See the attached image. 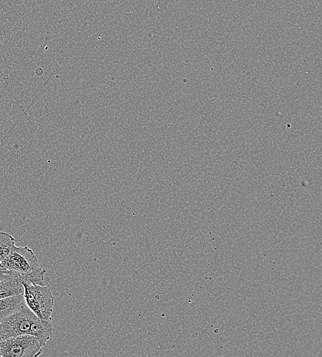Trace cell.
Wrapping results in <instances>:
<instances>
[{
  "label": "cell",
  "mask_w": 322,
  "mask_h": 357,
  "mask_svg": "<svg viewBox=\"0 0 322 357\" xmlns=\"http://www.w3.org/2000/svg\"><path fill=\"white\" fill-rule=\"evenodd\" d=\"M0 267L10 272L22 283L44 285L45 270L39 266L36 255L27 246H16L0 262Z\"/></svg>",
  "instance_id": "1"
},
{
  "label": "cell",
  "mask_w": 322,
  "mask_h": 357,
  "mask_svg": "<svg viewBox=\"0 0 322 357\" xmlns=\"http://www.w3.org/2000/svg\"><path fill=\"white\" fill-rule=\"evenodd\" d=\"M1 281V279H0V281Z\"/></svg>",
  "instance_id": "9"
},
{
  "label": "cell",
  "mask_w": 322,
  "mask_h": 357,
  "mask_svg": "<svg viewBox=\"0 0 322 357\" xmlns=\"http://www.w3.org/2000/svg\"><path fill=\"white\" fill-rule=\"evenodd\" d=\"M24 303L23 294L0 299V322L19 311Z\"/></svg>",
  "instance_id": "6"
},
{
  "label": "cell",
  "mask_w": 322,
  "mask_h": 357,
  "mask_svg": "<svg viewBox=\"0 0 322 357\" xmlns=\"http://www.w3.org/2000/svg\"><path fill=\"white\" fill-rule=\"evenodd\" d=\"M24 299L27 307L41 319H51L54 297L51 290L44 285L23 283Z\"/></svg>",
  "instance_id": "2"
},
{
  "label": "cell",
  "mask_w": 322,
  "mask_h": 357,
  "mask_svg": "<svg viewBox=\"0 0 322 357\" xmlns=\"http://www.w3.org/2000/svg\"><path fill=\"white\" fill-rule=\"evenodd\" d=\"M1 268V267H0Z\"/></svg>",
  "instance_id": "10"
},
{
  "label": "cell",
  "mask_w": 322,
  "mask_h": 357,
  "mask_svg": "<svg viewBox=\"0 0 322 357\" xmlns=\"http://www.w3.org/2000/svg\"><path fill=\"white\" fill-rule=\"evenodd\" d=\"M38 318L25 303L19 311L0 322V341L19 335H31Z\"/></svg>",
  "instance_id": "3"
},
{
  "label": "cell",
  "mask_w": 322,
  "mask_h": 357,
  "mask_svg": "<svg viewBox=\"0 0 322 357\" xmlns=\"http://www.w3.org/2000/svg\"><path fill=\"white\" fill-rule=\"evenodd\" d=\"M42 345L36 337L22 334L0 341V357H36Z\"/></svg>",
  "instance_id": "4"
},
{
  "label": "cell",
  "mask_w": 322,
  "mask_h": 357,
  "mask_svg": "<svg viewBox=\"0 0 322 357\" xmlns=\"http://www.w3.org/2000/svg\"><path fill=\"white\" fill-rule=\"evenodd\" d=\"M1 273H2V268H0V276H1Z\"/></svg>",
  "instance_id": "8"
},
{
  "label": "cell",
  "mask_w": 322,
  "mask_h": 357,
  "mask_svg": "<svg viewBox=\"0 0 322 357\" xmlns=\"http://www.w3.org/2000/svg\"><path fill=\"white\" fill-rule=\"evenodd\" d=\"M15 239L10 234L0 231V262L15 246Z\"/></svg>",
  "instance_id": "7"
},
{
  "label": "cell",
  "mask_w": 322,
  "mask_h": 357,
  "mask_svg": "<svg viewBox=\"0 0 322 357\" xmlns=\"http://www.w3.org/2000/svg\"><path fill=\"white\" fill-rule=\"evenodd\" d=\"M0 279V299L23 294V283L8 270L2 268Z\"/></svg>",
  "instance_id": "5"
}]
</instances>
